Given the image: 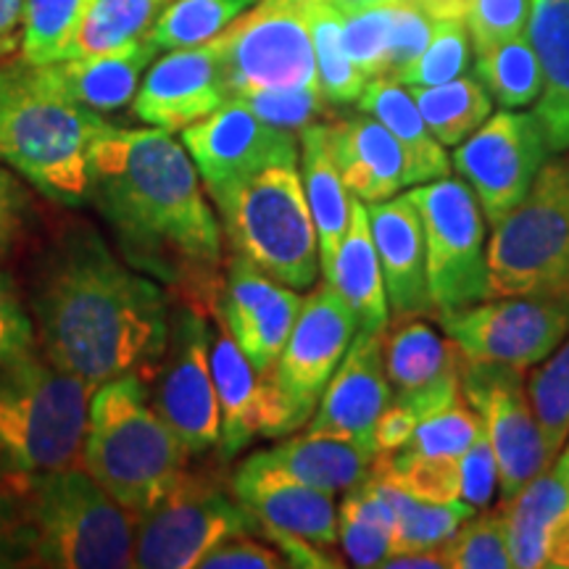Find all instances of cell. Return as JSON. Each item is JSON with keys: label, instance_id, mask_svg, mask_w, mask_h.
<instances>
[{"label": "cell", "instance_id": "6da1fadb", "mask_svg": "<svg viewBox=\"0 0 569 569\" xmlns=\"http://www.w3.org/2000/svg\"><path fill=\"white\" fill-rule=\"evenodd\" d=\"M88 203L119 256L156 282L217 298L222 224L193 159L159 127H109L88 148Z\"/></svg>", "mask_w": 569, "mask_h": 569}, {"label": "cell", "instance_id": "7a4b0ae2", "mask_svg": "<svg viewBox=\"0 0 569 569\" xmlns=\"http://www.w3.org/2000/svg\"><path fill=\"white\" fill-rule=\"evenodd\" d=\"M30 306L40 351L90 390L153 365L167 346L161 282L119 259L90 224L63 230L42 253Z\"/></svg>", "mask_w": 569, "mask_h": 569}, {"label": "cell", "instance_id": "3957f363", "mask_svg": "<svg viewBox=\"0 0 569 569\" xmlns=\"http://www.w3.org/2000/svg\"><path fill=\"white\" fill-rule=\"evenodd\" d=\"M109 127L103 113L61 88L51 67L0 63V163L48 201L69 209L88 203V148Z\"/></svg>", "mask_w": 569, "mask_h": 569}, {"label": "cell", "instance_id": "277c9868", "mask_svg": "<svg viewBox=\"0 0 569 569\" xmlns=\"http://www.w3.org/2000/svg\"><path fill=\"white\" fill-rule=\"evenodd\" d=\"M90 396L46 353L0 361V496L19 498L42 475L82 465Z\"/></svg>", "mask_w": 569, "mask_h": 569}, {"label": "cell", "instance_id": "5b68a950", "mask_svg": "<svg viewBox=\"0 0 569 569\" xmlns=\"http://www.w3.org/2000/svg\"><path fill=\"white\" fill-rule=\"evenodd\" d=\"M21 567H134L138 515L82 465L42 475L17 498Z\"/></svg>", "mask_w": 569, "mask_h": 569}, {"label": "cell", "instance_id": "8992f818", "mask_svg": "<svg viewBox=\"0 0 569 569\" xmlns=\"http://www.w3.org/2000/svg\"><path fill=\"white\" fill-rule=\"evenodd\" d=\"M184 459L188 451L148 401L138 372L92 390L82 461L124 509L138 517L151 509L180 480Z\"/></svg>", "mask_w": 569, "mask_h": 569}, {"label": "cell", "instance_id": "52a82bcc", "mask_svg": "<svg viewBox=\"0 0 569 569\" xmlns=\"http://www.w3.org/2000/svg\"><path fill=\"white\" fill-rule=\"evenodd\" d=\"M213 206L234 256L293 290L317 282L319 238L298 161L267 163L213 198Z\"/></svg>", "mask_w": 569, "mask_h": 569}, {"label": "cell", "instance_id": "ba28073f", "mask_svg": "<svg viewBox=\"0 0 569 569\" xmlns=\"http://www.w3.org/2000/svg\"><path fill=\"white\" fill-rule=\"evenodd\" d=\"M493 227L488 298H569V156L546 161L525 201Z\"/></svg>", "mask_w": 569, "mask_h": 569}, {"label": "cell", "instance_id": "9c48e42d", "mask_svg": "<svg viewBox=\"0 0 569 569\" xmlns=\"http://www.w3.org/2000/svg\"><path fill=\"white\" fill-rule=\"evenodd\" d=\"M425 230L427 288L438 319L488 298L486 213L461 180H432L411 190Z\"/></svg>", "mask_w": 569, "mask_h": 569}, {"label": "cell", "instance_id": "30bf717a", "mask_svg": "<svg viewBox=\"0 0 569 569\" xmlns=\"http://www.w3.org/2000/svg\"><path fill=\"white\" fill-rule=\"evenodd\" d=\"M213 40L230 98L319 84L309 0H259Z\"/></svg>", "mask_w": 569, "mask_h": 569}, {"label": "cell", "instance_id": "8fae6325", "mask_svg": "<svg viewBox=\"0 0 569 569\" xmlns=\"http://www.w3.org/2000/svg\"><path fill=\"white\" fill-rule=\"evenodd\" d=\"M259 530L253 515L217 482L182 472L151 509L138 517L134 567H198L213 546L240 532Z\"/></svg>", "mask_w": 569, "mask_h": 569}, {"label": "cell", "instance_id": "7c38bea8", "mask_svg": "<svg viewBox=\"0 0 569 569\" xmlns=\"http://www.w3.org/2000/svg\"><path fill=\"white\" fill-rule=\"evenodd\" d=\"M467 361L530 369L569 336V298L530 293L486 298L440 317Z\"/></svg>", "mask_w": 569, "mask_h": 569}, {"label": "cell", "instance_id": "4fadbf2b", "mask_svg": "<svg viewBox=\"0 0 569 569\" xmlns=\"http://www.w3.org/2000/svg\"><path fill=\"white\" fill-rule=\"evenodd\" d=\"M211 327L196 306L169 319L153 409L172 427L188 453H206L222 436L217 386L211 375Z\"/></svg>", "mask_w": 569, "mask_h": 569}, {"label": "cell", "instance_id": "5bb4252c", "mask_svg": "<svg viewBox=\"0 0 569 569\" xmlns=\"http://www.w3.org/2000/svg\"><path fill=\"white\" fill-rule=\"evenodd\" d=\"M549 161V146L536 113L501 109L490 113L488 122L459 142L453 167L461 174L490 224H498L515 211L543 163Z\"/></svg>", "mask_w": 569, "mask_h": 569}, {"label": "cell", "instance_id": "9a60e30c", "mask_svg": "<svg viewBox=\"0 0 569 569\" xmlns=\"http://www.w3.org/2000/svg\"><path fill=\"white\" fill-rule=\"evenodd\" d=\"M461 393L486 425L498 461L501 501H507L553 461L532 415L525 372L503 365L467 361L461 356Z\"/></svg>", "mask_w": 569, "mask_h": 569}, {"label": "cell", "instance_id": "2e32d148", "mask_svg": "<svg viewBox=\"0 0 569 569\" xmlns=\"http://www.w3.org/2000/svg\"><path fill=\"white\" fill-rule=\"evenodd\" d=\"M356 330L359 322L353 311L330 282L303 298L280 359L267 369L296 427H303L317 411L319 398L353 343Z\"/></svg>", "mask_w": 569, "mask_h": 569}, {"label": "cell", "instance_id": "e0dca14e", "mask_svg": "<svg viewBox=\"0 0 569 569\" xmlns=\"http://www.w3.org/2000/svg\"><path fill=\"white\" fill-rule=\"evenodd\" d=\"M180 134L211 201L267 163L301 159L296 134L267 124L240 98L224 101Z\"/></svg>", "mask_w": 569, "mask_h": 569}, {"label": "cell", "instance_id": "ac0fdd59", "mask_svg": "<svg viewBox=\"0 0 569 569\" xmlns=\"http://www.w3.org/2000/svg\"><path fill=\"white\" fill-rule=\"evenodd\" d=\"M301 303L303 298L293 288L272 280L251 261L232 256L213 298V315L230 327L256 372H267L280 359Z\"/></svg>", "mask_w": 569, "mask_h": 569}, {"label": "cell", "instance_id": "d6986e66", "mask_svg": "<svg viewBox=\"0 0 569 569\" xmlns=\"http://www.w3.org/2000/svg\"><path fill=\"white\" fill-rule=\"evenodd\" d=\"M230 101L217 40L196 48H177L142 77L132 113L148 127L182 132Z\"/></svg>", "mask_w": 569, "mask_h": 569}, {"label": "cell", "instance_id": "ffe728a7", "mask_svg": "<svg viewBox=\"0 0 569 569\" xmlns=\"http://www.w3.org/2000/svg\"><path fill=\"white\" fill-rule=\"evenodd\" d=\"M232 496L259 528L311 540L319 549L338 543V507L332 493L284 472L269 451L251 453L232 475Z\"/></svg>", "mask_w": 569, "mask_h": 569}, {"label": "cell", "instance_id": "44dd1931", "mask_svg": "<svg viewBox=\"0 0 569 569\" xmlns=\"http://www.w3.org/2000/svg\"><path fill=\"white\" fill-rule=\"evenodd\" d=\"M380 343L393 398L409 403L417 417L461 396V351L422 317L398 319L380 332Z\"/></svg>", "mask_w": 569, "mask_h": 569}, {"label": "cell", "instance_id": "7402d4cb", "mask_svg": "<svg viewBox=\"0 0 569 569\" xmlns=\"http://www.w3.org/2000/svg\"><path fill=\"white\" fill-rule=\"evenodd\" d=\"M390 401L393 390L382 365L380 332L359 330L319 398L309 432L375 443V425Z\"/></svg>", "mask_w": 569, "mask_h": 569}, {"label": "cell", "instance_id": "603a6c76", "mask_svg": "<svg viewBox=\"0 0 569 569\" xmlns=\"http://www.w3.org/2000/svg\"><path fill=\"white\" fill-rule=\"evenodd\" d=\"M367 213L393 322L415 317L438 319L427 288L422 217L411 196H393L388 201L369 203Z\"/></svg>", "mask_w": 569, "mask_h": 569}, {"label": "cell", "instance_id": "cb8c5ba5", "mask_svg": "<svg viewBox=\"0 0 569 569\" xmlns=\"http://www.w3.org/2000/svg\"><path fill=\"white\" fill-rule=\"evenodd\" d=\"M332 153L348 193L361 203H380L403 188V148L386 124L369 113L332 119Z\"/></svg>", "mask_w": 569, "mask_h": 569}, {"label": "cell", "instance_id": "d4e9b609", "mask_svg": "<svg viewBox=\"0 0 569 569\" xmlns=\"http://www.w3.org/2000/svg\"><path fill=\"white\" fill-rule=\"evenodd\" d=\"M159 48L151 40L138 38L117 51L63 59L48 63L53 77L77 103L96 113L122 111L134 101L142 82V71L151 67Z\"/></svg>", "mask_w": 569, "mask_h": 569}, {"label": "cell", "instance_id": "484cf974", "mask_svg": "<svg viewBox=\"0 0 569 569\" xmlns=\"http://www.w3.org/2000/svg\"><path fill=\"white\" fill-rule=\"evenodd\" d=\"M530 42L543 67L536 119L549 153L569 151V0H532Z\"/></svg>", "mask_w": 569, "mask_h": 569}, {"label": "cell", "instance_id": "4316f807", "mask_svg": "<svg viewBox=\"0 0 569 569\" xmlns=\"http://www.w3.org/2000/svg\"><path fill=\"white\" fill-rule=\"evenodd\" d=\"M325 277L353 311L361 332L386 330L390 319L386 280H382V267L375 251L372 230H369L367 206L359 198H351L348 230Z\"/></svg>", "mask_w": 569, "mask_h": 569}, {"label": "cell", "instance_id": "83f0119b", "mask_svg": "<svg viewBox=\"0 0 569 569\" xmlns=\"http://www.w3.org/2000/svg\"><path fill=\"white\" fill-rule=\"evenodd\" d=\"M359 109L386 124L403 148V184H422L451 177V159L443 142L430 132L411 92L398 80H369L359 98Z\"/></svg>", "mask_w": 569, "mask_h": 569}, {"label": "cell", "instance_id": "f1b7e54d", "mask_svg": "<svg viewBox=\"0 0 569 569\" xmlns=\"http://www.w3.org/2000/svg\"><path fill=\"white\" fill-rule=\"evenodd\" d=\"M330 122H315L298 134L301 138V182L311 219H315L319 238V264L327 274L336 259L340 240L351 219V193H348L343 177L332 153Z\"/></svg>", "mask_w": 569, "mask_h": 569}, {"label": "cell", "instance_id": "f546056e", "mask_svg": "<svg viewBox=\"0 0 569 569\" xmlns=\"http://www.w3.org/2000/svg\"><path fill=\"white\" fill-rule=\"evenodd\" d=\"M211 327V375L217 386L219 415H222V436L219 451L222 459H232L251 443L256 436V411H259V372L248 361L243 348L232 338L222 319Z\"/></svg>", "mask_w": 569, "mask_h": 569}, {"label": "cell", "instance_id": "4dcf8cb0", "mask_svg": "<svg viewBox=\"0 0 569 569\" xmlns=\"http://www.w3.org/2000/svg\"><path fill=\"white\" fill-rule=\"evenodd\" d=\"M507 519L511 567H546V536L551 522L569 509V465L559 457L538 478L519 488L515 496L498 503Z\"/></svg>", "mask_w": 569, "mask_h": 569}, {"label": "cell", "instance_id": "1f68e13d", "mask_svg": "<svg viewBox=\"0 0 569 569\" xmlns=\"http://www.w3.org/2000/svg\"><path fill=\"white\" fill-rule=\"evenodd\" d=\"M274 465L327 493H346L365 482L372 472L377 448L369 440L306 432L269 451Z\"/></svg>", "mask_w": 569, "mask_h": 569}, {"label": "cell", "instance_id": "d6a6232c", "mask_svg": "<svg viewBox=\"0 0 569 569\" xmlns=\"http://www.w3.org/2000/svg\"><path fill=\"white\" fill-rule=\"evenodd\" d=\"M396 538V511L375 478L346 490L338 507V543L356 567H380Z\"/></svg>", "mask_w": 569, "mask_h": 569}, {"label": "cell", "instance_id": "836d02e7", "mask_svg": "<svg viewBox=\"0 0 569 569\" xmlns=\"http://www.w3.org/2000/svg\"><path fill=\"white\" fill-rule=\"evenodd\" d=\"M419 113L430 132L443 146H459L469 134L478 132L493 113V98L482 88L478 77H457V80L432 84V88H411Z\"/></svg>", "mask_w": 569, "mask_h": 569}, {"label": "cell", "instance_id": "e575fe53", "mask_svg": "<svg viewBox=\"0 0 569 569\" xmlns=\"http://www.w3.org/2000/svg\"><path fill=\"white\" fill-rule=\"evenodd\" d=\"M369 478H375L382 496L388 498L390 507L396 511V538L390 553L436 549L475 515L472 503L459 501V498L446 503H430L407 493V490L393 486V482L382 480L380 475L369 472Z\"/></svg>", "mask_w": 569, "mask_h": 569}, {"label": "cell", "instance_id": "d590c367", "mask_svg": "<svg viewBox=\"0 0 569 569\" xmlns=\"http://www.w3.org/2000/svg\"><path fill=\"white\" fill-rule=\"evenodd\" d=\"M169 0H96L77 27L63 59H82L117 51L127 42L146 38ZM61 59V61H63Z\"/></svg>", "mask_w": 569, "mask_h": 569}, {"label": "cell", "instance_id": "8d00e7d4", "mask_svg": "<svg viewBox=\"0 0 569 569\" xmlns=\"http://www.w3.org/2000/svg\"><path fill=\"white\" fill-rule=\"evenodd\" d=\"M309 32L315 46L319 88L332 106L359 103L367 77L351 61L343 42V13L327 0H309Z\"/></svg>", "mask_w": 569, "mask_h": 569}, {"label": "cell", "instance_id": "74e56055", "mask_svg": "<svg viewBox=\"0 0 569 569\" xmlns=\"http://www.w3.org/2000/svg\"><path fill=\"white\" fill-rule=\"evenodd\" d=\"M475 77L501 109H525L543 92V67L525 34L478 53Z\"/></svg>", "mask_w": 569, "mask_h": 569}, {"label": "cell", "instance_id": "f35d334b", "mask_svg": "<svg viewBox=\"0 0 569 569\" xmlns=\"http://www.w3.org/2000/svg\"><path fill=\"white\" fill-rule=\"evenodd\" d=\"M256 3L259 0H169L148 30V40L159 51L203 46Z\"/></svg>", "mask_w": 569, "mask_h": 569}, {"label": "cell", "instance_id": "ab89813d", "mask_svg": "<svg viewBox=\"0 0 569 569\" xmlns=\"http://www.w3.org/2000/svg\"><path fill=\"white\" fill-rule=\"evenodd\" d=\"M96 0H27L21 21V59L48 67L61 61Z\"/></svg>", "mask_w": 569, "mask_h": 569}, {"label": "cell", "instance_id": "60d3db41", "mask_svg": "<svg viewBox=\"0 0 569 569\" xmlns=\"http://www.w3.org/2000/svg\"><path fill=\"white\" fill-rule=\"evenodd\" d=\"M372 472L430 503L457 501L461 496L459 457H425L407 448L390 453L377 451Z\"/></svg>", "mask_w": 569, "mask_h": 569}, {"label": "cell", "instance_id": "b9f144b4", "mask_svg": "<svg viewBox=\"0 0 569 569\" xmlns=\"http://www.w3.org/2000/svg\"><path fill=\"white\" fill-rule=\"evenodd\" d=\"M528 398L551 459L569 438V336L546 356L528 380Z\"/></svg>", "mask_w": 569, "mask_h": 569}, {"label": "cell", "instance_id": "7bdbcfd3", "mask_svg": "<svg viewBox=\"0 0 569 569\" xmlns=\"http://www.w3.org/2000/svg\"><path fill=\"white\" fill-rule=\"evenodd\" d=\"M472 61V38L465 19H436V30L425 53L401 74V84L409 88H432L457 80Z\"/></svg>", "mask_w": 569, "mask_h": 569}, {"label": "cell", "instance_id": "ee69618b", "mask_svg": "<svg viewBox=\"0 0 569 569\" xmlns=\"http://www.w3.org/2000/svg\"><path fill=\"white\" fill-rule=\"evenodd\" d=\"M446 567L457 569H503L511 567L507 519L501 507L469 517L443 543Z\"/></svg>", "mask_w": 569, "mask_h": 569}, {"label": "cell", "instance_id": "f6af8a7d", "mask_svg": "<svg viewBox=\"0 0 569 569\" xmlns=\"http://www.w3.org/2000/svg\"><path fill=\"white\" fill-rule=\"evenodd\" d=\"M482 432H486V425L472 403H465V393H461L457 401L419 417L407 451L425 453V457H461Z\"/></svg>", "mask_w": 569, "mask_h": 569}, {"label": "cell", "instance_id": "bcb514c9", "mask_svg": "<svg viewBox=\"0 0 569 569\" xmlns=\"http://www.w3.org/2000/svg\"><path fill=\"white\" fill-rule=\"evenodd\" d=\"M396 3V0H393ZM393 3L365 6L343 13V42L351 61L369 80L386 77L390 30H393Z\"/></svg>", "mask_w": 569, "mask_h": 569}, {"label": "cell", "instance_id": "7dc6e473", "mask_svg": "<svg viewBox=\"0 0 569 569\" xmlns=\"http://www.w3.org/2000/svg\"><path fill=\"white\" fill-rule=\"evenodd\" d=\"M256 117L264 119L267 124L284 130L290 134H301L306 127L322 122V119H336L332 103L327 101L322 88H284V90H264L253 96L240 98Z\"/></svg>", "mask_w": 569, "mask_h": 569}, {"label": "cell", "instance_id": "c3c4849f", "mask_svg": "<svg viewBox=\"0 0 569 569\" xmlns=\"http://www.w3.org/2000/svg\"><path fill=\"white\" fill-rule=\"evenodd\" d=\"M530 13L532 0H472L465 19L475 56L525 34Z\"/></svg>", "mask_w": 569, "mask_h": 569}, {"label": "cell", "instance_id": "681fc988", "mask_svg": "<svg viewBox=\"0 0 569 569\" xmlns=\"http://www.w3.org/2000/svg\"><path fill=\"white\" fill-rule=\"evenodd\" d=\"M432 30H436V19L427 17L417 3H411V0H396L386 77L401 80L403 71L425 53L427 42L432 38Z\"/></svg>", "mask_w": 569, "mask_h": 569}, {"label": "cell", "instance_id": "f907efd6", "mask_svg": "<svg viewBox=\"0 0 569 569\" xmlns=\"http://www.w3.org/2000/svg\"><path fill=\"white\" fill-rule=\"evenodd\" d=\"M38 348L34 319L19 298L17 284L0 269V361L19 359Z\"/></svg>", "mask_w": 569, "mask_h": 569}, {"label": "cell", "instance_id": "816d5d0a", "mask_svg": "<svg viewBox=\"0 0 569 569\" xmlns=\"http://www.w3.org/2000/svg\"><path fill=\"white\" fill-rule=\"evenodd\" d=\"M461 496L472 507L486 509L498 488V461L486 432L459 457Z\"/></svg>", "mask_w": 569, "mask_h": 569}, {"label": "cell", "instance_id": "f5cc1de1", "mask_svg": "<svg viewBox=\"0 0 569 569\" xmlns=\"http://www.w3.org/2000/svg\"><path fill=\"white\" fill-rule=\"evenodd\" d=\"M203 569H277L288 567V561H282L280 553L269 546L259 543V540L248 538V532L240 536L224 538L222 543H217L213 549L201 559Z\"/></svg>", "mask_w": 569, "mask_h": 569}, {"label": "cell", "instance_id": "db71d44e", "mask_svg": "<svg viewBox=\"0 0 569 569\" xmlns=\"http://www.w3.org/2000/svg\"><path fill=\"white\" fill-rule=\"evenodd\" d=\"M30 209L27 188L0 163V264L17 248L21 232L30 222Z\"/></svg>", "mask_w": 569, "mask_h": 569}, {"label": "cell", "instance_id": "11a10c76", "mask_svg": "<svg viewBox=\"0 0 569 569\" xmlns=\"http://www.w3.org/2000/svg\"><path fill=\"white\" fill-rule=\"evenodd\" d=\"M417 422H419L417 411L411 409L409 403L396 401L393 398L375 425V448L380 453L401 451V448H407V443L417 430Z\"/></svg>", "mask_w": 569, "mask_h": 569}, {"label": "cell", "instance_id": "9f6ffc18", "mask_svg": "<svg viewBox=\"0 0 569 569\" xmlns=\"http://www.w3.org/2000/svg\"><path fill=\"white\" fill-rule=\"evenodd\" d=\"M264 536L277 543V549L282 551V557L288 559L290 567H340V561H332L325 551H319L317 543L303 540L298 536H288V532L272 530V528H259Z\"/></svg>", "mask_w": 569, "mask_h": 569}, {"label": "cell", "instance_id": "6f0895ef", "mask_svg": "<svg viewBox=\"0 0 569 569\" xmlns=\"http://www.w3.org/2000/svg\"><path fill=\"white\" fill-rule=\"evenodd\" d=\"M0 567H21L17 498L0 496Z\"/></svg>", "mask_w": 569, "mask_h": 569}, {"label": "cell", "instance_id": "680465c9", "mask_svg": "<svg viewBox=\"0 0 569 569\" xmlns=\"http://www.w3.org/2000/svg\"><path fill=\"white\" fill-rule=\"evenodd\" d=\"M546 567L569 569V509L553 519L546 536Z\"/></svg>", "mask_w": 569, "mask_h": 569}, {"label": "cell", "instance_id": "91938a15", "mask_svg": "<svg viewBox=\"0 0 569 569\" xmlns=\"http://www.w3.org/2000/svg\"><path fill=\"white\" fill-rule=\"evenodd\" d=\"M380 567L388 569H430V567H446L443 557V543L436 546V549L425 551H409V553H390L380 561Z\"/></svg>", "mask_w": 569, "mask_h": 569}, {"label": "cell", "instance_id": "94428289", "mask_svg": "<svg viewBox=\"0 0 569 569\" xmlns=\"http://www.w3.org/2000/svg\"><path fill=\"white\" fill-rule=\"evenodd\" d=\"M27 0H0V53L11 51L17 42V30L24 21Z\"/></svg>", "mask_w": 569, "mask_h": 569}, {"label": "cell", "instance_id": "6125c7cd", "mask_svg": "<svg viewBox=\"0 0 569 569\" xmlns=\"http://www.w3.org/2000/svg\"><path fill=\"white\" fill-rule=\"evenodd\" d=\"M432 19H465L472 0H411Z\"/></svg>", "mask_w": 569, "mask_h": 569}, {"label": "cell", "instance_id": "be15d7a7", "mask_svg": "<svg viewBox=\"0 0 569 569\" xmlns=\"http://www.w3.org/2000/svg\"><path fill=\"white\" fill-rule=\"evenodd\" d=\"M332 3L340 13L356 11V9H365V6H377V3H393V0H327Z\"/></svg>", "mask_w": 569, "mask_h": 569}, {"label": "cell", "instance_id": "e7e4bbea", "mask_svg": "<svg viewBox=\"0 0 569 569\" xmlns=\"http://www.w3.org/2000/svg\"><path fill=\"white\" fill-rule=\"evenodd\" d=\"M565 457H567V465H569V448L565 451Z\"/></svg>", "mask_w": 569, "mask_h": 569}]
</instances>
